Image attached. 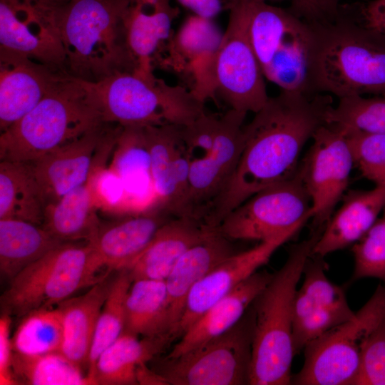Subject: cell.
Returning <instances> with one entry per match:
<instances>
[{"mask_svg": "<svg viewBox=\"0 0 385 385\" xmlns=\"http://www.w3.org/2000/svg\"><path fill=\"white\" fill-rule=\"evenodd\" d=\"M331 95L280 91L244 126L235 173L205 223L217 227L233 209L262 189L297 173L300 153L326 123Z\"/></svg>", "mask_w": 385, "mask_h": 385, "instance_id": "1", "label": "cell"}, {"mask_svg": "<svg viewBox=\"0 0 385 385\" xmlns=\"http://www.w3.org/2000/svg\"><path fill=\"white\" fill-rule=\"evenodd\" d=\"M312 93L339 99L385 96V36L367 28L347 4L331 20L312 23Z\"/></svg>", "mask_w": 385, "mask_h": 385, "instance_id": "2", "label": "cell"}, {"mask_svg": "<svg viewBox=\"0 0 385 385\" xmlns=\"http://www.w3.org/2000/svg\"><path fill=\"white\" fill-rule=\"evenodd\" d=\"M324 227L293 245L283 266L253 302L249 384H291L294 302L304 268Z\"/></svg>", "mask_w": 385, "mask_h": 385, "instance_id": "3", "label": "cell"}, {"mask_svg": "<svg viewBox=\"0 0 385 385\" xmlns=\"http://www.w3.org/2000/svg\"><path fill=\"white\" fill-rule=\"evenodd\" d=\"M129 0H69L62 24L67 72L98 82L138 63L128 44L125 16Z\"/></svg>", "mask_w": 385, "mask_h": 385, "instance_id": "4", "label": "cell"}, {"mask_svg": "<svg viewBox=\"0 0 385 385\" xmlns=\"http://www.w3.org/2000/svg\"><path fill=\"white\" fill-rule=\"evenodd\" d=\"M104 122L84 81L65 74L27 114L0 134V160L31 163Z\"/></svg>", "mask_w": 385, "mask_h": 385, "instance_id": "5", "label": "cell"}, {"mask_svg": "<svg viewBox=\"0 0 385 385\" xmlns=\"http://www.w3.org/2000/svg\"><path fill=\"white\" fill-rule=\"evenodd\" d=\"M84 84L104 123L122 126L187 125L205 112L204 102L192 91L169 85L153 75L122 72Z\"/></svg>", "mask_w": 385, "mask_h": 385, "instance_id": "6", "label": "cell"}, {"mask_svg": "<svg viewBox=\"0 0 385 385\" xmlns=\"http://www.w3.org/2000/svg\"><path fill=\"white\" fill-rule=\"evenodd\" d=\"M103 269L107 270L90 241L63 243L10 281L1 297L3 314L22 317L56 307L109 275L100 274Z\"/></svg>", "mask_w": 385, "mask_h": 385, "instance_id": "7", "label": "cell"}, {"mask_svg": "<svg viewBox=\"0 0 385 385\" xmlns=\"http://www.w3.org/2000/svg\"><path fill=\"white\" fill-rule=\"evenodd\" d=\"M245 1L249 38L265 78L280 91L313 94L310 23L288 9L260 0Z\"/></svg>", "mask_w": 385, "mask_h": 385, "instance_id": "8", "label": "cell"}, {"mask_svg": "<svg viewBox=\"0 0 385 385\" xmlns=\"http://www.w3.org/2000/svg\"><path fill=\"white\" fill-rule=\"evenodd\" d=\"M253 312L231 329L175 357H156L153 369L170 385L249 384Z\"/></svg>", "mask_w": 385, "mask_h": 385, "instance_id": "9", "label": "cell"}, {"mask_svg": "<svg viewBox=\"0 0 385 385\" xmlns=\"http://www.w3.org/2000/svg\"><path fill=\"white\" fill-rule=\"evenodd\" d=\"M385 319V286H379L355 316L307 344L291 384L355 385L361 342Z\"/></svg>", "mask_w": 385, "mask_h": 385, "instance_id": "10", "label": "cell"}, {"mask_svg": "<svg viewBox=\"0 0 385 385\" xmlns=\"http://www.w3.org/2000/svg\"><path fill=\"white\" fill-rule=\"evenodd\" d=\"M312 217V201L300 173L258 191L217 227L230 240L264 241Z\"/></svg>", "mask_w": 385, "mask_h": 385, "instance_id": "11", "label": "cell"}, {"mask_svg": "<svg viewBox=\"0 0 385 385\" xmlns=\"http://www.w3.org/2000/svg\"><path fill=\"white\" fill-rule=\"evenodd\" d=\"M213 86L231 109L245 113L258 112L270 98L248 36L245 0H237L230 9L227 27L215 57Z\"/></svg>", "mask_w": 385, "mask_h": 385, "instance_id": "12", "label": "cell"}, {"mask_svg": "<svg viewBox=\"0 0 385 385\" xmlns=\"http://www.w3.org/2000/svg\"><path fill=\"white\" fill-rule=\"evenodd\" d=\"M68 1L0 0V49L67 72L62 24Z\"/></svg>", "mask_w": 385, "mask_h": 385, "instance_id": "13", "label": "cell"}, {"mask_svg": "<svg viewBox=\"0 0 385 385\" xmlns=\"http://www.w3.org/2000/svg\"><path fill=\"white\" fill-rule=\"evenodd\" d=\"M312 139L298 170L311 198L313 224L323 227L346 189L354 160L342 127L325 123Z\"/></svg>", "mask_w": 385, "mask_h": 385, "instance_id": "14", "label": "cell"}, {"mask_svg": "<svg viewBox=\"0 0 385 385\" xmlns=\"http://www.w3.org/2000/svg\"><path fill=\"white\" fill-rule=\"evenodd\" d=\"M121 126L103 123L83 135L29 163L46 205L86 183L113 151Z\"/></svg>", "mask_w": 385, "mask_h": 385, "instance_id": "15", "label": "cell"}, {"mask_svg": "<svg viewBox=\"0 0 385 385\" xmlns=\"http://www.w3.org/2000/svg\"><path fill=\"white\" fill-rule=\"evenodd\" d=\"M246 115L230 108L219 117L212 152L190 163L188 216L205 222L224 193L243 148Z\"/></svg>", "mask_w": 385, "mask_h": 385, "instance_id": "16", "label": "cell"}, {"mask_svg": "<svg viewBox=\"0 0 385 385\" xmlns=\"http://www.w3.org/2000/svg\"><path fill=\"white\" fill-rule=\"evenodd\" d=\"M305 224L297 225L255 247L234 253L225 259L191 289L175 330L176 339L183 334L211 306L266 264L274 252L291 239Z\"/></svg>", "mask_w": 385, "mask_h": 385, "instance_id": "17", "label": "cell"}, {"mask_svg": "<svg viewBox=\"0 0 385 385\" xmlns=\"http://www.w3.org/2000/svg\"><path fill=\"white\" fill-rule=\"evenodd\" d=\"M175 124L145 125L157 207L173 217L188 216L190 160Z\"/></svg>", "mask_w": 385, "mask_h": 385, "instance_id": "18", "label": "cell"}, {"mask_svg": "<svg viewBox=\"0 0 385 385\" xmlns=\"http://www.w3.org/2000/svg\"><path fill=\"white\" fill-rule=\"evenodd\" d=\"M66 73L0 49V133L31 111Z\"/></svg>", "mask_w": 385, "mask_h": 385, "instance_id": "19", "label": "cell"}, {"mask_svg": "<svg viewBox=\"0 0 385 385\" xmlns=\"http://www.w3.org/2000/svg\"><path fill=\"white\" fill-rule=\"evenodd\" d=\"M173 217L159 208L100 223L90 242L110 272L126 268L148 246L158 230Z\"/></svg>", "mask_w": 385, "mask_h": 385, "instance_id": "20", "label": "cell"}, {"mask_svg": "<svg viewBox=\"0 0 385 385\" xmlns=\"http://www.w3.org/2000/svg\"><path fill=\"white\" fill-rule=\"evenodd\" d=\"M214 228L189 216L165 222L144 250L125 268L133 279L165 280L181 256Z\"/></svg>", "mask_w": 385, "mask_h": 385, "instance_id": "21", "label": "cell"}, {"mask_svg": "<svg viewBox=\"0 0 385 385\" xmlns=\"http://www.w3.org/2000/svg\"><path fill=\"white\" fill-rule=\"evenodd\" d=\"M231 241L217 227L214 228L181 256L165 279L170 332L175 339L191 289L221 262L235 253Z\"/></svg>", "mask_w": 385, "mask_h": 385, "instance_id": "22", "label": "cell"}, {"mask_svg": "<svg viewBox=\"0 0 385 385\" xmlns=\"http://www.w3.org/2000/svg\"><path fill=\"white\" fill-rule=\"evenodd\" d=\"M121 178L130 214L157 207L144 126H122L109 166Z\"/></svg>", "mask_w": 385, "mask_h": 385, "instance_id": "23", "label": "cell"}, {"mask_svg": "<svg viewBox=\"0 0 385 385\" xmlns=\"http://www.w3.org/2000/svg\"><path fill=\"white\" fill-rule=\"evenodd\" d=\"M274 274L256 272L211 306L183 334L168 357L178 356L234 327L270 282Z\"/></svg>", "mask_w": 385, "mask_h": 385, "instance_id": "24", "label": "cell"}, {"mask_svg": "<svg viewBox=\"0 0 385 385\" xmlns=\"http://www.w3.org/2000/svg\"><path fill=\"white\" fill-rule=\"evenodd\" d=\"M326 224L312 255L324 257L359 241L385 208V185L369 190H351Z\"/></svg>", "mask_w": 385, "mask_h": 385, "instance_id": "25", "label": "cell"}, {"mask_svg": "<svg viewBox=\"0 0 385 385\" xmlns=\"http://www.w3.org/2000/svg\"><path fill=\"white\" fill-rule=\"evenodd\" d=\"M113 277L108 275L84 294L71 297L56 307L63 326L61 351L81 367L88 366L98 319Z\"/></svg>", "mask_w": 385, "mask_h": 385, "instance_id": "26", "label": "cell"}, {"mask_svg": "<svg viewBox=\"0 0 385 385\" xmlns=\"http://www.w3.org/2000/svg\"><path fill=\"white\" fill-rule=\"evenodd\" d=\"M174 340L170 334L139 339L123 332L101 352L88 377L93 384H138V366L158 357Z\"/></svg>", "mask_w": 385, "mask_h": 385, "instance_id": "27", "label": "cell"}, {"mask_svg": "<svg viewBox=\"0 0 385 385\" xmlns=\"http://www.w3.org/2000/svg\"><path fill=\"white\" fill-rule=\"evenodd\" d=\"M178 13L171 0H129L125 24L129 47L138 63L135 72L153 75L152 58L170 37Z\"/></svg>", "mask_w": 385, "mask_h": 385, "instance_id": "28", "label": "cell"}, {"mask_svg": "<svg viewBox=\"0 0 385 385\" xmlns=\"http://www.w3.org/2000/svg\"><path fill=\"white\" fill-rule=\"evenodd\" d=\"M88 181L46 205L42 226L63 242L90 241L100 225Z\"/></svg>", "mask_w": 385, "mask_h": 385, "instance_id": "29", "label": "cell"}, {"mask_svg": "<svg viewBox=\"0 0 385 385\" xmlns=\"http://www.w3.org/2000/svg\"><path fill=\"white\" fill-rule=\"evenodd\" d=\"M63 243L42 225L14 218L0 219L1 274L11 281Z\"/></svg>", "mask_w": 385, "mask_h": 385, "instance_id": "30", "label": "cell"}, {"mask_svg": "<svg viewBox=\"0 0 385 385\" xmlns=\"http://www.w3.org/2000/svg\"><path fill=\"white\" fill-rule=\"evenodd\" d=\"M46 202L29 163L1 160L0 219L42 225Z\"/></svg>", "mask_w": 385, "mask_h": 385, "instance_id": "31", "label": "cell"}, {"mask_svg": "<svg viewBox=\"0 0 385 385\" xmlns=\"http://www.w3.org/2000/svg\"><path fill=\"white\" fill-rule=\"evenodd\" d=\"M124 332L141 337L170 334L165 280L133 281L126 298Z\"/></svg>", "mask_w": 385, "mask_h": 385, "instance_id": "32", "label": "cell"}, {"mask_svg": "<svg viewBox=\"0 0 385 385\" xmlns=\"http://www.w3.org/2000/svg\"><path fill=\"white\" fill-rule=\"evenodd\" d=\"M13 371L19 384L30 385H91L81 367L61 351L28 356L14 352Z\"/></svg>", "mask_w": 385, "mask_h": 385, "instance_id": "33", "label": "cell"}, {"mask_svg": "<svg viewBox=\"0 0 385 385\" xmlns=\"http://www.w3.org/2000/svg\"><path fill=\"white\" fill-rule=\"evenodd\" d=\"M21 318L11 337L14 353L34 356L61 351L63 326L56 307L36 310Z\"/></svg>", "mask_w": 385, "mask_h": 385, "instance_id": "34", "label": "cell"}, {"mask_svg": "<svg viewBox=\"0 0 385 385\" xmlns=\"http://www.w3.org/2000/svg\"><path fill=\"white\" fill-rule=\"evenodd\" d=\"M132 282L130 272L125 268L116 271L113 277L109 292L98 319L88 359V376L92 372L101 352L124 332L125 302Z\"/></svg>", "mask_w": 385, "mask_h": 385, "instance_id": "35", "label": "cell"}, {"mask_svg": "<svg viewBox=\"0 0 385 385\" xmlns=\"http://www.w3.org/2000/svg\"><path fill=\"white\" fill-rule=\"evenodd\" d=\"M327 270L324 257L312 254L304 268L302 285L295 294L294 317L314 309L349 307L344 290L328 279Z\"/></svg>", "mask_w": 385, "mask_h": 385, "instance_id": "36", "label": "cell"}, {"mask_svg": "<svg viewBox=\"0 0 385 385\" xmlns=\"http://www.w3.org/2000/svg\"><path fill=\"white\" fill-rule=\"evenodd\" d=\"M223 34L213 19L192 14L180 26L172 48L193 68L214 59Z\"/></svg>", "mask_w": 385, "mask_h": 385, "instance_id": "37", "label": "cell"}, {"mask_svg": "<svg viewBox=\"0 0 385 385\" xmlns=\"http://www.w3.org/2000/svg\"><path fill=\"white\" fill-rule=\"evenodd\" d=\"M326 123L369 133L385 134V96L340 98L332 106Z\"/></svg>", "mask_w": 385, "mask_h": 385, "instance_id": "38", "label": "cell"}, {"mask_svg": "<svg viewBox=\"0 0 385 385\" xmlns=\"http://www.w3.org/2000/svg\"><path fill=\"white\" fill-rule=\"evenodd\" d=\"M342 128L353 155L354 165L364 178L376 185H384L385 134Z\"/></svg>", "mask_w": 385, "mask_h": 385, "instance_id": "39", "label": "cell"}, {"mask_svg": "<svg viewBox=\"0 0 385 385\" xmlns=\"http://www.w3.org/2000/svg\"><path fill=\"white\" fill-rule=\"evenodd\" d=\"M352 252L354 279L374 277L385 281V216L354 243Z\"/></svg>", "mask_w": 385, "mask_h": 385, "instance_id": "40", "label": "cell"}, {"mask_svg": "<svg viewBox=\"0 0 385 385\" xmlns=\"http://www.w3.org/2000/svg\"><path fill=\"white\" fill-rule=\"evenodd\" d=\"M350 307L321 308L308 311L293 320V346L298 354L305 346L334 327L354 318Z\"/></svg>", "mask_w": 385, "mask_h": 385, "instance_id": "41", "label": "cell"}, {"mask_svg": "<svg viewBox=\"0 0 385 385\" xmlns=\"http://www.w3.org/2000/svg\"><path fill=\"white\" fill-rule=\"evenodd\" d=\"M355 385H385V319L361 342Z\"/></svg>", "mask_w": 385, "mask_h": 385, "instance_id": "42", "label": "cell"}, {"mask_svg": "<svg viewBox=\"0 0 385 385\" xmlns=\"http://www.w3.org/2000/svg\"><path fill=\"white\" fill-rule=\"evenodd\" d=\"M88 183L97 208L120 210L121 214L131 215L123 181L111 168H98L90 177Z\"/></svg>", "mask_w": 385, "mask_h": 385, "instance_id": "43", "label": "cell"}, {"mask_svg": "<svg viewBox=\"0 0 385 385\" xmlns=\"http://www.w3.org/2000/svg\"><path fill=\"white\" fill-rule=\"evenodd\" d=\"M263 1H287L289 10L309 23L331 20L339 12L342 0H260Z\"/></svg>", "mask_w": 385, "mask_h": 385, "instance_id": "44", "label": "cell"}, {"mask_svg": "<svg viewBox=\"0 0 385 385\" xmlns=\"http://www.w3.org/2000/svg\"><path fill=\"white\" fill-rule=\"evenodd\" d=\"M11 316L2 314L0 318V384H19L13 371L14 350L10 337Z\"/></svg>", "mask_w": 385, "mask_h": 385, "instance_id": "45", "label": "cell"}, {"mask_svg": "<svg viewBox=\"0 0 385 385\" xmlns=\"http://www.w3.org/2000/svg\"><path fill=\"white\" fill-rule=\"evenodd\" d=\"M348 5L362 24L385 36V0L357 1Z\"/></svg>", "mask_w": 385, "mask_h": 385, "instance_id": "46", "label": "cell"}, {"mask_svg": "<svg viewBox=\"0 0 385 385\" xmlns=\"http://www.w3.org/2000/svg\"><path fill=\"white\" fill-rule=\"evenodd\" d=\"M193 15L213 19L223 10L230 9L237 0H175Z\"/></svg>", "mask_w": 385, "mask_h": 385, "instance_id": "47", "label": "cell"}, {"mask_svg": "<svg viewBox=\"0 0 385 385\" xmlns=\"http://www.w3.org/2000/svg\"><path fill=\"white\" fill-rule=\"evenodd\" d=\"M147 364H140L136 369L138 384L168 385L165 379L153 368H150Z\"/></svg>", "mask_w": 385, "mask_h": 385, "instance_id": "48", "label": "cell"}]
</instances>
